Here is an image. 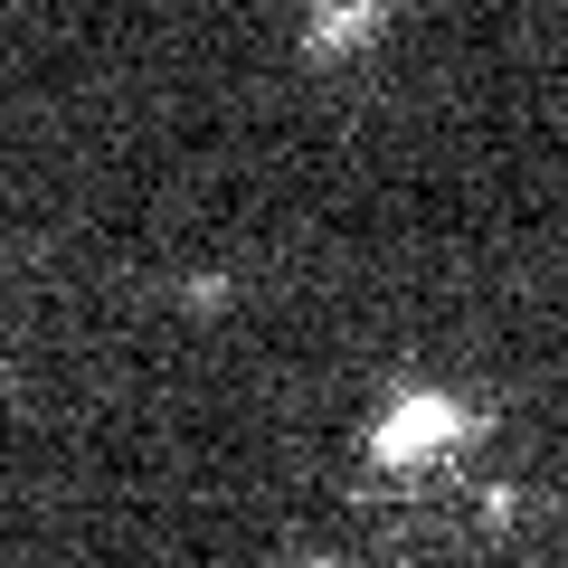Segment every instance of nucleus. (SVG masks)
Returning <instances> with one entry per match:
<instances>
[{
  "mask_svg": "<svg viewBox=\"0 0 568 568\" xmlns=\"http://www.w3.org/2000/svg\"><path fill=\"white\" fill-rule=\"evenodd\" d=\"M474 436V407L446 398V388H398L388 398V417L369 426V465H436V455H455Z\"/></svg>",
  "mask_w": 568,
  "mask_h": 568,
  "instance_id": "1",
  "label": "nucleus"
},
{
  "mask_svg": "<svg viewBox=\"0 0 568 568\" xmlns=\"http://www.w3.org/2000/svg\"><path fill=\"white\" fill-rule=\"evenodd\" d=\"M379 29V0H323V20H313V58H342Z\"/></svg>",
  "mask_w": 568,
  "mask_h": 568,
  "instance_id": "2",
  "label": "nucleus"
}]
</instances>
